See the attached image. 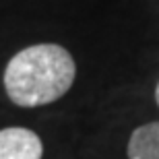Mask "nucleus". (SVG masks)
<instances>
[{
	"label": "nucleus",
	"mask_w": 159,
	"mask_h": 159,
	"mask_svg": "<svg viewBox=\"0 0 159 159\" xmlns=\"http://www.w3.org/2000/svg\"><path fill=\"white\" fill-rule=\"evenodd\" d=\"M77 77L72 54L58 43H35L17 52L4 68V91L19 107H39L70 91Z\"/></svg>",
	"instance_id": "nucleus-1"
},
{
	"label": "nucleus",
	"mask_w": 159,
	"mask_h": 159,
	"mask_svg": "<svg viewBox=\"0 0 159 159\" xmlns=\"http://www.w3.org/2000/svg\"><path fill=\"white\" fill-rule=\"evenodd\" d=\"M41 139L29 128L11 126L0 130V159H41Z\"/></svg>",
	"instance_id": "nucleus-2"
},
{
	"label": "nucleus",
	"mask_w": 159,
	"mask_h": 159,
	"mask_svg": "<svg viewBox=\"0 0 159 159\" xmlns=\"http://www.w3.org/2000/svg\"><path fill=\"white\" fill-rule=\"evenodd\" d=\"M128 159H159V120L143 124L128 139Z\"/></svg>",
	"instance_id": "nucleus-3"
},
{
	"label": "nucleus",
	"mask_w": 159,
	"mask_h": 159,
	"mask_svg": "<svg viewBox=\"0 0 159 159\" xmlns=\"http://www.w3.org/2000/svg\"><path fill=\"white\" fill-rule=\"evenodd\" d=\"M155 101H157V106H159V83H157V87H155Z\"/></svg>",
	"instance_id": "nucleus-4"
}]
</instances>
